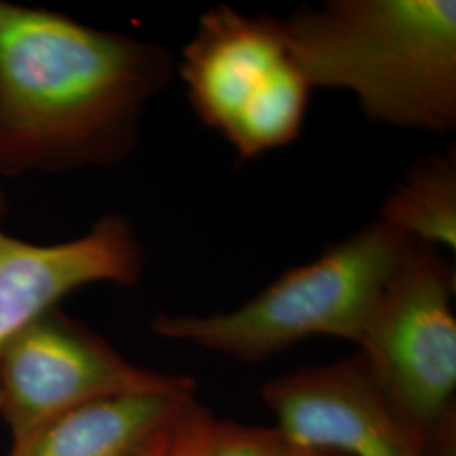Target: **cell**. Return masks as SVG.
<instances>
[{
    "instance_id": "cell-1",
    "label": "cell",
    "mask_w": 456,
    "mask_h": 456,
    "mask_svg": "<svg viewBox=\"0 0 456 456\" xmlns=\"http://www.w3.org/2000/svg\"><path fill=\"white\" fill-rule=\"evenodd\" d=\"M173 75L161 45L0 0V176L126 161Z\"/></svg>"
},
{
    "instance_id": "cell-2",
    "label": "cell",
    "mask_w": 456,
    "mask_h": 456,
    "mask_svg": "<svg viewBox=\"0 0 456 456\" xmlns=\"http://www.w3.org/2000/svg\"><path fill=\"white\" fill-rule=\"evenodd\" d=\"M269 20L313 90L352 94L375 124L455 131V0H328Z\"/></svg>"
},
{
    "instance_id": "cell-3",
    "label": "cell",
    "mask_w": 456,
    "mask_h": 456,
    "mask_svg": "<svg viewBox=\"0 0 456 456\" xmlns=\"http://www.w3.org/2000/svg\"><path fill=\"white\" fill-rule=\"evenodd\" d=\"M412 244L408 235L375 218L316 259L284 271L235 310L163 313L151 326L167 340L247 363L313 337L359 345L380 294Z\"/></svg>"
},
{
    "instance_id": "cell-4",
    "label": "cell",
    "mask_w": 456,
    "mask_h": 456,
    "mask_svg": "<svg viewBox=\"0 0 456 456\" xmlns=\"http://www.w3.org/2000/svg\"><path fill=\"white\" fill-rule=\"evenodd\" d=\"M196 117L250 161L301 135L313 88L267 12L207 9L178 65Z\"/></svg>"
},
{
    "instance_id": "cell-5",
    "label": "cell",
    "mask_w": 456,
    "mask_h": 456,
    "mask_svg": "<svg viewBox=\"0 0 456 456\" xmlns=\"http://www.w3.org/2000/svg\"><path fill=\"white\" fill-rule=\"evenodd\" d=\"M456 265L431 245L409 247L365 325L359 352L429 455L450 436L456 391Z\"/></svg>"
},
{
    "instance_id": "cell-6",
    "label": "cell",
    "mask_w": 456,
    "mask_h": 456,
    "mask_svg": "<svg viewBox=\"0 0 456 456\" xmlns=\"http://www.w3.org/2000/svg\"><path fill=\"white\" fill-rule=\"evenodd\" d=\"M190 375L135 365L63 311L45 313L0 348V419L12 443L73 409L137 392L195 395Z\"/></svg>"
},
{
    "instance_id": "cell-7",
    "label": "cell",
    "mask_w": 456,
    "mask_h": 456,
    "mask_svg": "<svg viewBox=\"0 0 456 456\" xmlns=\"http://www.w3.org/2000/svg\"><path fill=\"white\" fill-rule=\"evenodd\" d=\"M282 438L342 456H431L357 352L265 382Z\"/></svg>"
},
{
    "instance_id": "cell-8",
    "label": "cell",
    "mask_w": 456,
    "mask_h": 456,
    "mask_svg": "<svg viewBox=\"0 0 456 456\" xmlns=\"http://www.w3.org/2000/svg\"><path fill=\"white\" fill-rule=\"evenodd\" d=\"M144 265V247L122 213H107L58 244L22 240L0 224V348L68 294L97 282L137 284Z\"/></svg>"
},
{
    "instance_id": "cell-9",
    "label": "cell",
    "mask_w": 456,
    "mask_h": 456,
    "mask_svg": "<svg viewBox=\"0 0 456 456\" xmlns=\"http://www.w3.org/2000/svg\"><path fill=\"white\" fill-rule=\"evenodd\" d=\"M195 395L137 392L73 409L12 443L7 456H132L178 421Z\"/></svg>"
},
{
    "instance_id": "cell-10",
    "label": "cell",
    "mask_w": 456,
    "mask_h": 456,
    "mask_svg": "<svg viewBox=\"0 0 456 456\" xmlns=\"http://www.w3.org/2000/svg\"><path fill=\"white\" fill-rule=\"evenodd\" d=\"M377 220L418 244L456 248V149L429 152L411 164L386 195Z\"/></svg>"
},
{
    "instance_id": "cell-11",
    "label": "cell",
    "mask_w": 456,
    "mask_h": 456,
    "mask_svg": "<svg viewBox=\"0 0 456 456\" xmlns=\"http://www.w3.org/2000/svg\"><path fill=\"white\" fill-rule=\"evenodd\" d=\"M284 443L277 428L247 426L213 418L198 456H281Z\"/></svg>"
},
{
    "instance_id": "cell-12",
    "label": "cell",
    "mask_w": 456,
    "mask_h": 456,
    "mask_svg": "<svg viewBox=\"0 0 456 456\" xmlns=\"http://www.w3.org/2000/svg\"><path fill=\"white\" fill-rule=\"evenodd\" d=\"M212 421V414L193 399L175 424L169 456L200 455Z\"/></svg>"
},
{
    "instance_id": "cell-13",
    "label": "cell",
    "mask_w": 456,
    "mask_h": 456,
    "mask_svg": "<svg viewBox=\"0 0 456 456\" xmlns=\"http://www.w3.org/2000/svg\"><path fill=\"white\" fill-rule=\"evenodd\" d=\"M175 424L171 428L161 431L159 435H156L152 440L147 441L146 444L132 456H169Z\"/></svg>"
},
{
    "instance_id": "cell-14",
    "label": "cell",
    "mask_w": 456,
    "mask_h": 456,
    "mask_svg": "<svg viewBox=\"0 0 456 456\" xmlns=\"http://www.w3.org/2000/svg\"><path fill=\"white\" fill-rule=\"evenodd\" d=\"M281 456H342L333 453V452H326V450H318V448H308V446H299V444H291V443H284Z\"/></svg>"
}]
</instances>
